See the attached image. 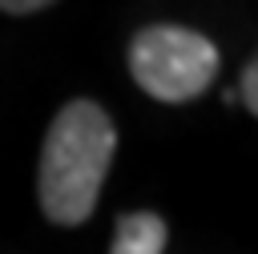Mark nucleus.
Listing matches in <instances>:
<instances>
[{"label":"nucleus","instance_id":"obj_3","mask_svg":"<svg viewBox=\"0 0 258 254\" xmlns=\"http://www.w3.org/2000/svg\"><path fill=\"white\" fill-rule=\"evenodd\" d=\"M165 242H169L165 218L153 214V210H133V214H121L117 218L109 254H161Z\"/></svg>","mask_w":258,"mask_h":254},{"label":"nucleus","instance_id":"obj_1","mask_svg":"<svg viewBox=\"0 0 258 254\" xmlns=\"http://www.w3.org/2000/svg\"><path fill=\"white\" fill-rule=\"evenodd\" d=\"M113 153H117V129L97 101L77 97L60 105V113L48 121L40 165H36L40 214L56 226L89 222L97 210L101 185L109 177Z\"/></svg>","mask_w":258,"mask_h":254},{"label":"nucleus","instance_id":"obj_5","mask_svg":"<svg viewBox=\"0 0 258 254\" xmlns=\"http://www.w3.org/2000/svg\"><path fill=\"white\" fill-rule=\"evenodd\" d=\"M48 4H56V0H0V8L12 12V16H28V12H40Z\"/></svg>","mask_w":258,"mask_h":254},{"label":"nucleus","instance_id":"obj_2","mask_svg":"<svg viewBox=\"0 0 258 254\" xmlns=\"http://www.w3.org/2000/svg\"><path fill=\"white\" fill-rule=\"evenodd\" d=\"M218 44L185 24H145L129 40V77L161 105H185L218 81Z\"/></svg>","mask_w":258,"mask_h":254},{"label":"nucleus","instance_id":"obj_4","mask_svg":"<svg viewBox=\"0 0 258 254\" xmlns=\"http://www.w3.org/2000/svg\"><path fill=\"white\" fill-rule=\"evenodd\" d=\"M234 97H242L246 113H258V60H254V56L242 65V77H238V89H234Z\"/></svg>","mask_w":258,"mask_h":254}]
</instances>
